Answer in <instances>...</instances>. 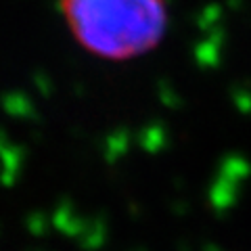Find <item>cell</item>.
I'll return each instance as SVG.
<instances>
[{"label":"cell","instance_id":"1","mask_svg":"<svg viewBox=\"0 0 251 251\" xmlns=\"http://www.w3.org/2000/svg\"><path fill=\"white\" fill-rule=\"evenodd\" d=\"M80 49L105 61H132L155 50L168 34V0H57Z\"/></svg>","mask_w":251,"mask_h":251}]
</instances>
